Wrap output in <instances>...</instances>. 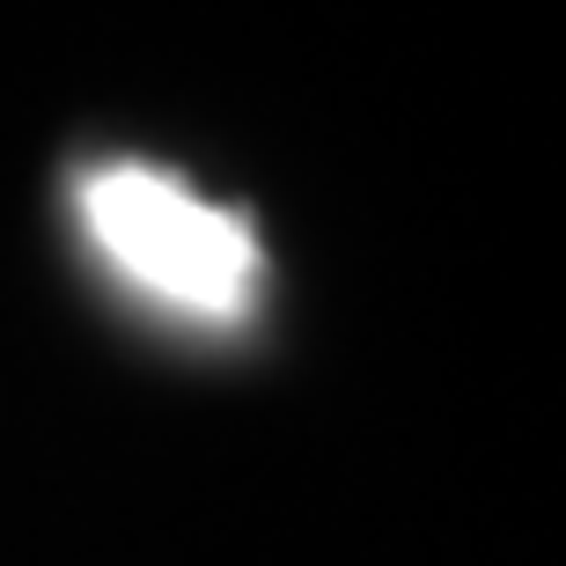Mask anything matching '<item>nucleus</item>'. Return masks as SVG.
<instances>
[{"instance_id":"1","label":"nucleus","mask_w":566,"mask_h":566,"mask_svg":"<svg viewBox=\"0 0 566 566\" xmlns=\"http://www.w3.org/2000/svg\"><path fill=\"white\" fill-rule=\"evenodd\" d=\"M88 243L118 265L140 294L169 302L185 316H229L251 310L258 294V235L243 213L199 199L191 185L163 177L147 163L96 169L82 185Z\"/></svg>"}]
</instances>
